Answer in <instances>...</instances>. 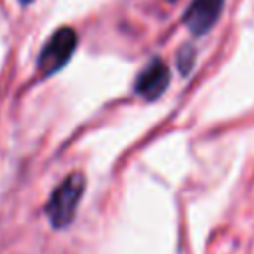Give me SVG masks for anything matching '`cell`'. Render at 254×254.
I'll list each match as a JSON object with an SVG mask.
<instances>
[{
	"instance_id": "6da1fadb",
	"label": "cell",
	"mask_w": 254,
	"mask_h": 254,
	"mask_svg": "<svg viewBox=\"0 0 254 254\" xmlns=\"http://www.w3.org/2000/svg\"><path fill=\"white\" fill-rule=\"evenodd\" d=\"M83 190H85V177L81 173L67 175L52 190V194L44 206V212L56 230H64L73 222L77 206L83 196Z\"/></svg>"
},
{
	"instance_id": "8992f818",
	"label": "cell",
	"mask_w": 254,
	"mask_h": 254,
	"mask_svg": "<svg viewBox=\"0 0 254 254\" xmlns=\"http://www.w3.org/2000/svg\"><path fill=\"white\" fill-rule=\"evenodd\" d=\"M34 0H20V4H32Z\"/></svg>"
},
{
	"instance_id": "52a82bcc",
	"label": "cell",
	"mask_w": 254,
	"mask_h": 254,
	"mask_svg": "<svg viewBox=\"0 0 254 254\" xmlns=\"http://www.w3.org/2000/svg\"><path fill=\"white\" fill-rule=\"evenodd\" d=\"M171 2H173V0H171Z\"/></svg>"
},
{
	"instance_id": "277c9868",
	"label": "cell",
	"mask_w": 254,
	"mask_h": 254,
	"mask_svg": "<svg viewBox=\"0 0 254 254\" xmlns=\"http://www.w3.org/2000/svg\"><path fill=\"white\" fill-rule=\"evenodd\" d=\"M169 87V69L163 60L153 58L135 81V91L145 99H157Z\"/></svg>"
},
{
	"instance_id": "3957f363",
	"label": "cell",
	"mask_w": 254,
	"mask_h": 254,
	"mask_svg": "<svg viewBox=\"0 0 254 254\" xmlns=\"http://www.w3.org/2000/svg\"><path fill=\"white\" fill-rule=\"evenodd\" d=\"M222 8L224 0H192L185 10L183 22L194 36H204L218 22Z\"/></svg>"
},
{
	"instance_id": "5b68a950",
	"label": "cell",
	"mask_w": 254,
	"mask_h": 254,
	"mask_svg": "<svg viewBox=\"0 0 254 254\" xmlns=\"http://www.w3.org/2000/svg\"><path fill=\"white\" fill-rule=\"evenodd\" d=\"M194 60H196V52H194V48H192V46H185V48L177 54V65H179V71H181L183 75H187V73L192 69Z\"/></svg>"
},
{
	"instance_id": "7a4b0ae2",
	"label": "cell",
	"mask_w": 254,
	"mask_h": 254,
	"mask_svg": "<svg viewBox=\"0 0 254 254\" xmlns=\"http://www.w3.org/2000/svg\"><path fill=\"white\" fill-rule=\"evenodd\" d=\"M77 48V34L73 28L62 26L58 28L48 42L44 44L40 56H38V69L44 77H50L54 73H58L62 67H65V64L69 62V58L73 56Z\"/></svg>"
}]
</instances>
